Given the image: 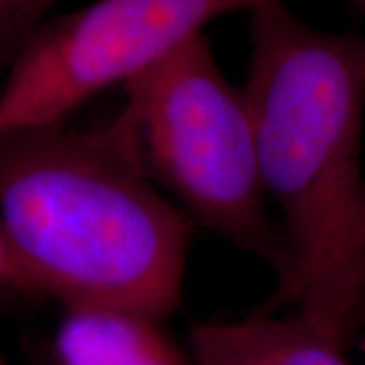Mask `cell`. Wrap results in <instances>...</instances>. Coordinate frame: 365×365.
Here are the masks:
<instances>
[{
	"label": "cell",
	"mask_w": 365,
	"mask_h": 365,
	"mask_svg": "<svg viewBox=\"0 0 365 365\" xmlns=\"http://www.w3.org/2000/svg\"><path fill=\"white\" fill-rule=\"evenodd\" d=\"M250 14L244 96L287 244L276 302L347 351L365 331V35L314 29L282 0Z\"/></svg>",
	"instance_id": "obj_1"
},
{
	"label": "cell",
	"mask_w": 365,
	"mask_h": 365,
	"mask_svg": "<svg viewBox=\"0 0 365 365\" xmlns=\"http://www.w3.org/2000/svg\"><path fill=\"white\" fill-rule=\"evenodd\" d=\"M0 217L39 288L163 323L181 302L189 220L157 191L122 108L102 128L0 136Z\"/></svg>",
	"instance_id": "obj_2"
},
{
	"label": "cell",
	"mask_w": 365,
	"mask_h": 365,
	"mask_svg": "<svg viewBox=\"0 0 365 365\" xmlns=\"http://www.w3.org/2000/svg\"><path fill=\"white\" fill-rule=\"evenodd\" d=\"M124 90L150 177L201 225L262 258L280 282L287 244L266 209L248 102L225 79L209 41L182 43Z\"/></svg>",
	"instance_id": "obj_3"
},
{
	"label": "cell",
	"mask_w": 365,
	"mask_h": 365,
	"mask_svg": "<svg viewBox=\"0 0 365 365\" xmlns=\"http://www.w3.org/2000/svg\"><path fill=\"white\" fill-rule=\"evenodd\" d=\"M260 0H96L41 23L0 86V136L66 124L79 106L128 83L222 14Z\"/></svg>",
	"instance_id": "obj_4"
},
{
	"label": "cell",
	"mask_w": 365,
	"mask_h": 365,
	"mask_svg": "<svg viewBox=\"0 0 365 365\" xmlns=\"http://www.w3.org/2000/svg\"><path fill=\"white\" fill-rule=\"evenodd\" d=\"M191 351L197 365H351L343 347L299 313L197 323L191 329Z\"/></svg>",
	"instance_id": "obj_5"
},
{
	"label": "cell",
	"mask_w": 365,
	"mask_h": 365,
	"mask_svg": "<svg viewBox=\"0 0 365 365\" xmlns=\"http://www.w3.org/2000/svg\"><path fill=\"white\" fill-rule=\"evenodd\" d=\"M53 355L57 365H197L160 331V323L93 307L66 309Z\"/></svg>",
	"instance_id": "obj_6"
},
{
	"label": "cell",
	"mask_w": 365,
	"mask_h": 365,
	"mask_svg": "<svg viewBox=\"0 0 365 365\" xmlns=\"http://www.w3.org/2000/svg\"><path fill=\"white\" fill-rule=\"evenodd\" d=\"M55 0H0V59H11Z\"/></svg>",
	"instance_id": "obj_7"
},
{
	"label": "cell",
	"mask_w": 365,
	"mask_h": 365,
	"mask_svg": "<svg viewBox=\"0 0 365 365\" xmlns=\"http://www.w3.org/2000/svg\"><path fill=\"white\" fill-rule=\"evenodd\" d=\"M0 290L14 292V294L29 297V299L41 297L39 288L33 282V278L29 276L25 266L21 264L16 252H14L2 217H0Z\"/></svg>",
	"instance_id": "obj_8"
},
{
	"label": "cell",
	"mask_w": 365,
	"mask_h": 365,
	"mask_svg": "<svg viewBox=\"0 0 365 365\" xmlns=\"http://www.w3.org/2000/svg\"><path fill=\"white\" fill-rule=\"evenodd\" d=\"M345 2H349L351 6H355V9H359V11L365 13V0H345Z\"/></svg>",
	"instance_id": "obj_9"
},
{
	"label": "cell",
	"mask_w": 365,
	"mask_h": 365,
	"mask_svg": "<svg viewBox=\"0 0 365 365\" xmlns=\"http://www.w3.org/2000/svg\"><path fill=\"white\" fill-rule=\"evenodd\" d=\"M0 365H9L6 364V359H4V355H2V351H0Z\"/></svg>",
	"instance_id": "obj_10"
}]
</instances>
